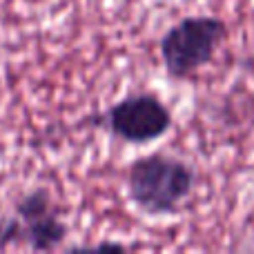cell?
<instances>
[{"instance_id": "cell-2", "label": "cell", "mask_w": 254, "mask_h": 254, "mask_svg": "<svg viewBox=\"0 0 254 254\" xmlns=\"http://www.w3.org/2000/svg\"><path fill=\"white\" fill-rule=\"evenodd\" d=\"M228 22L219 16H183L167 27L158 40L165 74L172 80H190L214 61L221 45L228 40Z\"/></svg>"}, {"instance_id": "cell-1", "label": "cell", "mask_w": 254, "mask_h": 254, "mask_svg": "<svg viewBox=\"0 0 254 254\" xmlns=\"http://www.w3.org/2000/svg\"><path fill=\"white\" fill-rule=\"evenodd\" d=\"M125 188L131 205L145 216H174L196 188V170L165 152H152L129 163Z\"/></svg>"}, {"instance_id": "cell-5", "label": "cell", "mask_w": 254, "mask_h": 254, "mask_svg": "<svg viewBox=\"0 0 254 254\" xmlns=\"http://www.w3.org/2000/svg\"><path fill=\"white\" fill-rule=\"evenodd\" d=\"M252 123H254V121H252Z\"/></svg>"}, {"instance_id": "cell-4", "label": "cell", "mask_w": 254, "mask_h": 254, "mask_svg": "<svg viewBox=\"0 0 254 254\" xmlns=\"http://www.w3.org/2000/svg\"><path fill=\"white\" fill-rule=\"evenodd\" d=\"M13 214L20 221L22 246L34 252L58 250L69 234L47 188H34L20 194L13 203Z\"/></svg>"}, {"instance_id": "cell-3", "label": "cell", "mask_w": 254, "mask_h": 254, "mask_svg": "<svg viewBox=\"0 0 254 254\" xmlns=\"http://www.w3.org/2000/svg\"><path fill=\"white\" fill-rule=\"evenodd\" d=\"M89 123L98 125L121 143L147 145L170 134L174 116L158 94L131 92L121 101L112 103L105 112L96 114Z\"/></svg>"}]
</instances>
